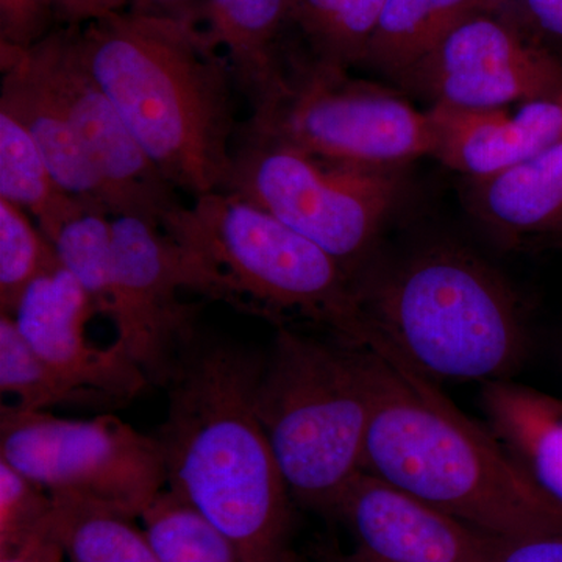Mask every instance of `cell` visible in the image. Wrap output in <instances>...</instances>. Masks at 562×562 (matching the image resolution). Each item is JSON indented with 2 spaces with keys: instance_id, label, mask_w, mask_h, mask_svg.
I'll list each match as a JSON object with an SVG mask.
<instances>
[{
  "instance_id": "1",
  "label": "cell",
  "mask_w": 562,
  "mask_h": 562,
  "mask_svg": "<svg viewBox=\"0 0 562 562\" xmlns=\"http://www.w3.org/2000/svg\"><path fill=\"white\" fill-rule=\"evenodd\" d=\"M85 65L176 190L225 191L238 136L236 90L190 9L120 10L79 25Z\"/></svg>"
},
{
  "instance_id": "2",
  "label": "cell",
  "mask_w": 562,
  "mask_h": 562,
  "mask_svg": "<svg viewBox=\"0 0 562 562\" xmlns=\"http://www.w3.org/2000/svg\"><path fill=\"white\" fill-rule=\"evenodd\" d=\"M262 361L199 341L169 386L155 438L166 486L224 532L244 562H290L291 492L255 406Z\"/></svg>"
},
{
  "instance_id": "3",
  "label": "cell",
  "mask_w": 562,
  "mask_h": 562,
  "mask_svg": "<svg viewBox=\"0 0 562 562\" xmlns=\"http://www.w3.org/2000/svg\"><path fill=\"white\" fill-rule=\"evenodd\" d=\"M361 353L372 405L362 472L497 538L562 524V506L490 428L461 413L383 336Z\"/></svg>"
},
{
  "instance_id": "4",
  "label": "cell",
  "mask_w": 562,
  "mask_h": 562,
  "mask_svg": "<svg viewBox=\"0 0 562 562\" xmlns=\"http://www.w3.org/2000/svg\"><path fill=\"white\" fill-rule=\"evenodd\" d=\"M357 288L375 330L432 382L509 380L527 358L519 295L462 247H428Z\"/></svg>"
},
{
  "instance_id": "5",
  "label": "cell",
  "mask_w": 562,
  "mask_h": 562,
  "mask_svg": "<svg viewBox=\"0 0 562 562\" xmlns=\"http://www.w3.org/2000/svg\"><path fill=\"white\" fill-rule=\"evenodd\" d=\"M162 231L199 258L213 301L277 325L313 322L338 341L368 347L375 328L362 308L357 280L327 251L268 211L228 191L180 203Z\"/></svg>"
},
{
  "instance_id": "6",
  "label": "cell",
  "mask_w": 562,
  "mask_h": 562,
  "mask_svg": "<svg viewBox=\"0 0 562 562\" xmlns=\"http://www.w3.org/2000/svg\"><path fill=\"white\" fill-rule=\"evenodd\" d=\"M255 406L291 497L335 516L364 465L372 405L361 347L279 325Z\"/></svg>"
},
{
  "instance_id": "7",
  "label": "cell",
  "mask_w": 562,
  "mask_h": 562,
  "mask_svg": "<svg viewBox=\"0 0 562 562\" xmlns=\"http://www.w3.org/2000/svg\"><path fill=\"white\" fill-rule=\"evenodd\" d=\"M225 191L301 233L357 280L361 261L401 201L403 168L314 157L241 124Z\"/></svg>"
},
{
  "instance_id": "8",
  "label": "cell",
  "mask_w": 562,
  "mask_h": 562,
  "mask_svg": "<svg viewBox=\"0 0 562 562\" xmlns=\"http://www.w3.org/2000/svg\"><path fill=\"white\" fill-rule=\"evenodd\" d=\"M243 125L314 157L382 168L431 157L435 143L427 111L398 92L299 55L271 105Z\"/></svg>"
},
{
  "instance_id": "9",
  "label": "cell",
  "mask_w": 562,
  "mask_h": 562,
  "mask_svg": "<svg viewBox=\"0 0 562 562\" xmlns=\"http://www.w3.org/2000/svg\"><path fill=\"white\" fill-rule=\"evenodd\" d=\"M0 460L52 495L83 498L132 517H140L166 486L158 439L113 414L65 419L2 403Z\"/></svg>"
},
{
  "instance_id": "10",
  "label": "cell",
  "mask_w": 562,
  "mask_h": 562,
  "mask_svg": "<svg viewBox=\"0 0 562 562\" xmlns=\"http://www.w3.org/2000/svg\"><path fill=\"white\" fill-rule=\"evenodd\" d=\"M113 249L109 317L116 339L150 384L168 387L199 342V308L180 292L210 299L209 279L191 251L139 217H113Z\"/></svg>"
},
{
  "instance_id": "11",
  "label": "cell",
  "mask_w": 562,
  "mask_h": 562,
  "mask_svg": "<svg viewBox=\"0 0 562 562\" xmlns=\"http://www.w3.org/2000/svg\"><path fill=\"white\" fill-rule=\"evenodd\" d=\"M25 52L65 106L101 180L111 216L139 217L161 227L180 205L177 190L140 147L85 65L79 25H57Z\"/></svg>"
},
{
  "instance_id": "12",
  "label": "cell",
  "mask_w": 562,
  "mask_h": 562,
  "mask_svg": "<svg viewBox=\"0 0 562 562\" xmlns=\"http://www.w3.org/2000/svg\"><path fill=\"white\" fill-rule=\"evenodd\" d=\"M94 314L90 295L60 266L32 281L11 317L25 342L52 368L124 405L150 383L120 339L106 347L91 341L87 327Z\"/></svg>"
},
{
  "instance_id": "13",
  "label": "cell",
  "mask_w": 562,
  "mask_h": 562,
  "mask_svg": "<svg viewBox=\"0 0 562 562\" xmlns=\"http://www.w3.org/2000/svg\"><path fill=\"white\" fill-rule=\"evenodd\" d=\"M335 516L368 562H487L491 535L369 472L350 483Z\"/></svg>"
},
{
  "instance_id": "14",
  "label": "cell",
  "mask_w": 562,
  "mask_h": 562,
  "mask_svg": "<svg viewBox=\"0 0 562 562\" xmlns=\"http://www.w3.org/2000/svg\"><path fill=\"white\" fill-rule=\"evenodd\" d=\"M431 157L465 179L494 176L562 140V98L520 103L517 111L432 103Z\"/></svg>"
},
{
  "instance_id": "15",
  "label": "cell",
  "mask_w": 562,
  "mask_h": 562,
  "mask_svg": "<svg viewBox=\"0 0 562 562\" xmlns=\"http://www.w3.org/2000/svg\"><path fill=\"white\" fill-rule=\"evenodd\" d=\"M473 217L512 247H562V140L506 171L465 179Z\"/></svg>"
},
{
  "instance_id": "16",
  "label": "cell",
  "mask_w": 562,
  "mask_h": 562,
  "mask_svg": "<svg viewBox=\"0 0 562 562\" xmlns=\"http://www.w3.org/2000/svg\"><path fill=\"white\" fill-rule=\"evenodd\" d=\"M220 47L251 116L268 109L288 72V0H198L190 9Z\"/></svg>"
},
{
  "instance_id": "17",
  "label": "cell",
  "mask_w": 562,
  "mask_h": 562,
  "mask_svg": "<svg viewBox=\"0 0 562 562\" xmlns=\"http://www.w3.org/2000/svg\"><path fill=\"white\" fill-rule=\"evenodd\" d=\"M0 110L32 136L63 190L109 210L101 180L65 106L29 60L25 47L0 43Z\"/></svg>"
},
{
  "instance_id": "18",
  "label": "cell",
  "mask_w": 562,
  "mask_h": 562,
  "mask_svg": "<svg viewBox=\"0 0 562 562\" xmlns=\"http://www.w3.org/2000/svg\"><path fill=\"white\" fill-rule=\"evenodd\" d=\"M487 428L505 452L562 506V398L512 380L482 384Z\"/></svg>"
},
{
  "instance_id": "19",
  "label": "cell",
  "mask_w": 562,
  "mask_h": 562,
  "mask_svg": "<svg viewBox=\"0 0 562 562\" xmlns=\"http://www.w3.org/2000/svg\"><path fill=\"white\" fill-rule=\"evenodd\" d=\"M514 0H386L361 65L397 79L462 21L513 9Z\"/></svg>"
},
{
  "instance_id": "20",
  "label": "cell",
  "mask_w": 562,
  "mask_h": 562,
  "mask_svg": "<svg viewBox=\"0 0 562 562\" xmlns=\"http://www.w3.org/2000/svg\"><path fill=\"white\" fill-rule=\"evenodd\" d=\"M0 199L20 206L52 243L85 203L52 176L35 140L7 111L0 110Z\"/></svg>"
},
{
  "instance_id": "21",
  "label": "cell",
  "mask_w": 562,
  "mask_h": 562,
  "mask_svg": "<svg viewBox=\"0 0 562 562\" xmlns=\"http://www.w3.org/2000/svg\"><path fill=\"white\" fill-rule=\"evenodd\" d=\"M52 497V525L69 562H161L135 517L70 495Z\"/></svg>"
},
{
  "instance_id": "22",
  "label": "cell",
  "mask_w": 562,
  "mask_h": 562,
  "mask_svg": "<svg viewBox=\"0 0 562 562\" xmlns=\"http://www.w3.org/2000/svg\"><path fill=\"white\" fill-rule=\"evenodd\" d=\"M431 103L462 109H505L514 103L562 98V58L558 54L532 65L487 72L454 74L405 87Z\"/></svg>"
},
{
  "instance_id": "23",
  "label": "cell",
  "mask_w": 562,
  "mask_h": 562,
  "mask_svg": "<svg viewBox=\"0 0 562 562\" xmlns=\"http://www.w3.org/2000/svg\"><path fill=\"white\" fill-rule=\"evenodd\" d=\"M0 391L13 395L14 405L32 412L50 406L117 408L122 403L105 392L80 386L43 360L22 338L13 317L0 313Z\"/></svg>"
},
{
  "instance_id": "24",
  "label": "cell",
  "mask_w": 562,
  "mask_h": 562,
  "mask_svg": "<svg viewBox=\"0 0 562 562\" xmlns=\"http://www.w3.org/2000/svg\"><path fill=\"white\" fill-rule=\"evenodd\" d=\"M140 520L161 562H244L231 539L171 490L161 491Z\"/></svg>"
},
{
  "instance_id": "25",
  "label": "cell",
  "mask_w": 562,
  "mask_h": 562,
  "mask_svg": "<svg viewBox=\"0 0 562 562\" xmlns=\"http://www.w3.org/2000/svg\"><path fill=\"white\" fill-rule=\"evenodd\" d=\"M113 217L105 206L85 203L52 239L63 268L79 281L98 313L105 316L111 310Z\"/></svg>"
},
{
  "instance_id": "26",
  "label": "cell",
  "mask_w": 562,
  "mask_h": 562,
  "mask_svg": "<svg viewBox=\"0 0 562 562\" xmlns=\"http://www.w3.org/2000/svg\"><path fill=\"white\" fill-rule=\"evenodd\" d=\"M54 244L31 216L0 199V310L13 314L22 294L43 273L60 268Z\"/></svg>"
},
{
  "instance_id": "27",
  "label": "cell",
  "mask_w": 562,
  "mask_h": 562,
  "mask_svg": "<svg viewBox=\"0 0 562 562\" xmlns=\"http://www.w3.org/2000/svg\"><path fill=\"white\" fill-rule=\"evenodd\" d=\"M54 497L0 460V557L49 530Z\"/></svg>"
},
{
  "instance_id": "28",
  "label": "cell",
  "mask_w": 562,
  "mask_h": 562,
  "mask_svg": "<svg viewBox=\"0 0 562 562\" xmlns=\"http://www.w3.org/2000/svg\"><path fill=\"white\" fill-rule=\"evenodd\" d=\"M57 25L46 0H0V43L31 47Z\"/></svg>"
},
{
  "instance_id": "29",
  "label": "cell",
  "mask_w": 562,
  "mask_h": 562,
  "mask_svg": "<svg viewBox=\"0 0 562 562\" xmlns=\"http://www.w3.org/2000/svg\"><path fill=\"white\" fill-rule=\"evenodd\" d=\"M487 562H562V524L512 538L492 536Z\"/></svg>"
},
{
  "instance_id": "30",
  "label": "cell",
  "mask_w": 562,
  "mask_h": 562,
  "mask_svg": "<svg viewBox=\"0 0 562 562\" xmlns=\"http://www.w3.org/2000/svg\"><path fill=\"white\" fill-rule=\"evenodd\" d=\"M520 24L543 44H562V0H514Z\"/></svg>"
},
{
  "instance_id": "31",
  "label": "cell",
  "mask_w": 562,
  "mask_h": 562,
  "mask_svg": "<svg viewBox=\"0 0 562 562\" xmlns=\"http://www.w3.org/2000/svg\"><path fill=\"white\" fill-rule=\"evenodd\" d=\"M65 557V550L55 535L54 525H50L49 530L41 532L20 549L2 554L0 562H61Z\"/></svg>"
},
{
  "instance_id": "32",
  "label": "cell",
  "mask_w": 562,
  "mask_h": 562,
  "mask_svg": "<svg viewBox=\"0 0 562 562\" xmlns=\"http://www.w3.org/2000/svg\"><path fill=\"white\" fill-rule=\"evenodd\" d=\"M58 25H83L99 18L103 0H46Z\"/></svg>"
},
{
  "instance_id": "33",
  "label": "cell",
  "mask_w": 562,
  "mask_h": 562,
  "mask_svg": "<svg viewBox=\"0 0 562 562\" xmlns=\"http://www.w3.org/2000/svg\"><path fill=\"white\" fill-rule=\"evenodd\" d=\"M192 0H103L102 14L120 10H187Z\"/></svg>"
},
{
  "instance_id": "34",
  "label": "cell",
  "mask_w": 562,
  "mask_h": 562,
  "mask_svg": "<svg viewBox=\"0 0 562 562\" xmlns=\"http://www.w3.org/2000/svg\"><path fill=\"white\" fill-rule=\"evenodd\" d=\"M331 562H368L364 558H361L357 552L350 554H344V557L336 558Z\"/></svg>"
}]
</instances>
